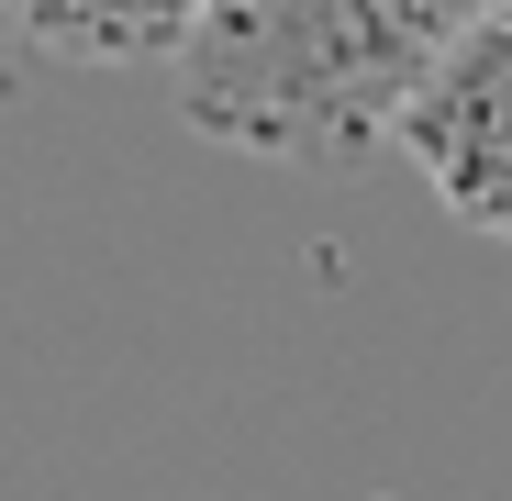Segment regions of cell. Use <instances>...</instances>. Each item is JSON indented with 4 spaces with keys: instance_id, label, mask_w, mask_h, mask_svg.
I'll use <instances>...</instances> for the list:
<instances>
[{
    "instance_id": "obj_1",
    "label": "cell",
    "mask_w": 512,
    "mask_h": 501,
    "mask_svg": "<svg viewBox=\"0 0 512 501\" xmlns=\"http://www.w3.org/2000/svg\"><path fill=\"white\" fill-rule=\"evenodd\" d=\"M501 0H201L179 67V123L223 156H346L401 134L435 67Z\"/></svg>"
},
{
    "instance_id": "obj_2",
    "label": "cell",
    "mask_w": 512,
    "mask_h": 501,
    "mask_svg": "<svg viewBox=\"0 0 512 501\" xmlns=\"http://www.w3.org/2000/svg\"><path fill=\"white\" fill-rule=\"evenodd\" d=\"M412 156V179L435 190L446 223L512 245V0L435 67V90H423L390 134Z\"/></svg>"
},
{
    "instance_id": "obj_3",
    "label": "cell",
    "mask_w": 512,
    "mask_h": 501,
    "mask_svg": "<svg viewBox=\"0 0 512 501\" xmlns=\"http://www.w3.org/2000/svg\"><path fill=\"white\" fill-rule=\"evenodd\" d=\"M190 12L201 0H0V34L78 67H156L190 45Z\"/></svg>"
}]
</instances>
